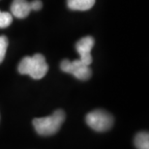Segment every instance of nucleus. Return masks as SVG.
Listing matches in <instances>:
<instances>
[{
  "label": "nucleus",
  "instance_id": "f257e3e1",
  "mask_svg": "<svg viewBox=\"0 0 149 149\" xmlns=\"http://www.w3.org/2000/svg\"><path fill=\"white\" fill-rule=\"evenodd\" d=\"M17 69L22 74H28L34 79H41L47 74L49 65L45 56L36 53L33 56H26L22 59Z\"/></svg>",
  "mask_w": 149,
  "mask_h": 149
},
{
  "label": "nucleus",
  "instance_id": "9d476101",
  "mask_svg": "<svg viewBox=\"0 0 149 149\" xmlns=\"http://www.w3.org/2000/svg\"><path fill=\"white\" fill-rule=\"evenodd\" d=\"M7 47H8V38L4 36V35H2V36H0V64L2 63V61L5 58Z\"/></svg>",
  "mask_w": 149,
  "mask_h": 149
},
{
  "label": "nucleus",
  "instance_id": "423d86ee",
  "mask_svg": "<svg viewBox=\"0 0 149 149\" xmlns=\"http://www.w3.org/2000/svg\"><path fill=\"white\" fill-rule=\"evenodd\" d=\"M31 12L30 2L27 0H14L11 5V15L17 19H24Z\"/></svg>",
  "mask_w": 149,
  "mask_h": 149
},
{
  "label": "nucleus",
  "instance_id": "7ed1b4c3",
  "mask_svg": "<svg viewBox=\"0 0 149 149\" xmlns=\"http://www.w3.org/2000/svg\"><path fill=\"white\" fill-rule=\"evenodd\" d=\"M85 121L92 130L96 132H106L113 125V116L104 109H95L89 112Z\"/></svg>",
  "mask_w": 149,
  "mask_h": 149
},
{
  "label": "nucleus",
  "instance_id": "20e7f679",
  "mask_svg": "<svg viewBox=\"0 0 149 149\" xmlns=\"http://www.w3.org/2000/svg\"><path fill=\"white\" fill-rule=\"evenodd\" d=\"M61 70L65 73L72 74L74 77L79 80H87L91 77L92 72L88 65L84 64L80 59L70 61L64 59L60 64Z\"/></svg>",
  "mask_w": 149,
  "mask_h": 149
},
{
  "label": "nucleus",
  "instance_id": "1a4fd4ad",
  "mask_svg": "<svg viewBox=\"0 0 149 149\" xmlns=\"http://www.w3.org/2000/svg\"><path fill=\"white\" fill-rule=\"evenodd\" d=\"M13 22V16L7 12L0 11V28H6Z\"/></svg>",
  "mask_w": 149,
  "mask_h": 149
},
{
  "label": "nucleus",
  "instance_id": "6e6552de",
  "mask_svg": "<svg viewBox=\"0 0 149 149\" xmlns=\"http://www.w3.org/2000/svg\"><path fill=\"white\" fill-rule=\"evenodd\" d=\"M135 145L136 149H149V135L147 132L136 134L135 138Z\"/></svg>",
  "mask_w": 149,
  "mask_h": 149
},
{
  "label": "nucleus",
  "instance_id": "f03ea898",
  "mask_svg": "<svg viewBox=\"0 0 149 149\" xmlns=\"http://www.w3.org/2000/svg\"><path fill=\"white\" fill-rule=\"evenodd\" d=\"M65 120V112L62 109H57L52 115L46 117L35 118L33 126L35 131L41 136H52L58 132Z\"/></svg>",
  "mask_w": 149,
  "mask_h": 149
},
{
  "label": "nucleus",
  "instance_id": "9b49d317",
  "mask_svg": "<svg viewBox=\"0 0 149 149\" xmlns=\"http://www.w3.org/2000/svg\"><path fill=\"white\" fill-rule=\"evenodd\" d=\"M42 1L40 0H34V1L30 2V8H31V11L34 10V11H39L40 9L42 8Z\"/></svg>",
  "mask_w": 149,
  "mask_h": 149
},
{
  "label": "nucleus",
  "instance_id": "0eeeda50",
  "mask_svg": "<svg viewBox=\"0 0 149 149\" xmlns=\"http://www.w3.org/2000/svg\"><path fill=\"white\" fill-rule=\"evenodd\" d=\"M95 4V0H67V5L74 11H87Z\"/></svg>",
  "mask_w": 149,
  "mask_h": 149
},
{
  "label": "nucleus",
  "instance_id": "39448f33",
  "mask_svg": "<svg viewBox=\"0 0 149 149\" xmlns=\"http://www.w3.org/2000/svg\"><path fill=\"white\" fill-rule=\"evenodd\" d=\"M94 43L95 41L93 37L86 36L81 38L76 44V49L79 54V59L88 66H90V64L92 63L91 49H93Z\"/></svg>",
  "mask_w": 149,
  "mask_h": 149
}]
</instances>
